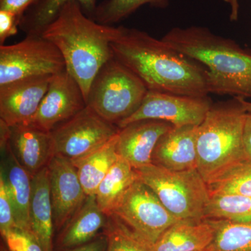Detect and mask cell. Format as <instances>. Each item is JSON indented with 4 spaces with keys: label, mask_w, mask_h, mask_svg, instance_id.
Returning <instances> with one entry per match:
<instances>
[{
    "label": "cell",
    "mask_w": 251,
    "mask_h": 251,
    "mask_svg": "<svg viewBox=\"0 0 251 251\" xmlns=\"http://www.w3.org/2000/svg\"><path fill=\"white\" fill-rule=\"evenodd\" d=\"M215 229L209 220L179 221L153 245V251H202L212 245Z\"/></svg>",
    "instance_id": "ffe728a7"
},
{
    "label": "cell",
    "mask_w": 251,
    "mask_h": 251,
    "mask_svg": "<svg viewBox=\"0 0 251 251\" xmlns=\"http://www.w3.org/2000/svg\"><path fill=\"white\" fill-rule=\"evenodd\" d=\"M21 19L9 11L0 10V44L4 45L8 38L18 33Z\"/></svg>",
    "instance_id": "4dcf8cb0"
},
{
    "label": "cell",
    "mask_w": 251,
    "mask_h": 251,
    "mask_svg": "<svg viewBox=\"0 0 251 251\" xmlns=\"http://www.w3.org/2000/svg\"><path fill=\"white\" fill-rule=\"evenodd\" d=\"M120 31L121 26L100 24L87 16L79 3L71 1L41 36L59 50L66 71L80 86L86 100L96 75L114 57L111 44Z\"/></svg>",
    "instance_id": "7a4b0ae2"
},
{
    "label": "cell",
    "mask_w": 251,
    "mask_h": 251,
    "mask_svg": "<svg viewBox=\"0 0 251 251\" xmlns=\"http://www.w3.org/2000/svg\"><path fill=\"white\" fill-rule=\"evenodd\" d=\"M198 128L174 126L162 135L153 151V164L173 171L197 169Z\"/></svg>",
    "instance_id": "9a60e30c"
},
{
    "label": "cell",
    "mask_w": 251,
    "mask_h": 251,
    "mask_svg": "<svg viewBox=\"0 0 251 251\" xmlns=\"http://www.w3.org/2000/svg\"><path fill=\"white\" fill-rule=\"evenodd\" d=\"M104 230L108 238L106 251H153L152 244L138 235L116 216L109 217Z\"/></svg>",
    "instance_id": "4316f807"
},
{
    "label": "cell",
    "mask_w": 251,
    "mask_h": 251,
    "mask_svg": "<svg viewBox=\"0 0 251 251\" xmlns=\"http://www.w3.org/2000/svg\"><path fill=\"white\" fill-rule=\"evenodd\" d=\"M239 98L240 99L241 103H242L243 107L245 109L246 111L248 113H251V102L249 101L247 99L240 98V97H239Z\"/></svg>",
    "instance_id": "d590c367"
},
{
    "label": "cell",
    "mask_w": 251,
    "mask_h": 251,
    "mask_svg": "<svg viewBox=\"0 0 251 251\" xmlns=\"http://www.w3.org/2000/svg\"><path fill=\"white\" fill-rule=\"evenodd\" d=\"M1 251H8L7 249H6V248H4V247H1Z\"/></svg>",
    "instance_id": "74e56055"
},
{
    "label": "cell",
    "mask_w": 251,
    "mask_h": 251,
    "mask_svg": "<svg viewBox=\"0 0 251 251\" xmlns=\"http://www.w3.org/2000/svg\"><path fill=\"white\" fill-rule=\"evenodd\" d=\"M109 217L99 207L96 196H87L85 202L63 227L57 239L62 250L91 242L101 229H105Z\"/></svg>",
    "instance_id": "d6986e66"
},
{
    "label": "cell",
    "mask_w": 251,
    "mask_h": 251,
    "mask_svg": "<svg viewBox=\"0 0 251 251\" xmlns=\"http://www.w3.org/2000/svg\"><path fill=\"white\" fill-rule=\"evenodd\" d=\"M247 111L239 97L212 103L198 126L197 170L209 185L246 161L244 128Z\"/></svg>",
    "instance_id": "277c9868"
},
{
    "label": "cell",
    "mask_w": 251,
    "mask_h": 251,
    "mask_svg": "<svg viewBox=\"0 0 251 251\" xmlns=\"http://www.w3.org/2000/svg\"><path fill=\"white\" fill-rule=\"evenodd\" d=\"M111 48L114 57L148 90L190 97L209 94L206 68L145 31L121 26Z\"/></svg>",
    "instance_id": "6da1fadb"
},
{
    "label": "cell",
    "mask_w": 251,
    "mask_h": 251,
    "mask_svg": "<svg viewBox=\"0 0 251 251\" xmlns=\"http://www.w3.org/2000/svg\"><path fill=\"white\" fill-rule=\"evenodd\" d=\"M138 179L134 168L120 156L99 184L95 195L99 207L105 215H114L126 193Z\"/></svg>",
    "instance_id": "44dd1931"
},
{
    "label": "cell",
    "mask_w": 251,
    "mask_h": 251,
    "mask_svg": "<svg viewBox=\"0 0 251 251\" xmlns=\"http://www.w3.org/2000/svg\"><path fill=\"white\" fill-rule=\"evenodd\" d=\"M214 251V247H213V244L210 246V247H208L207 249H204V251Z\"/></svg>",
    "instance_id": "8d00e7d4"
},
{
    "label": "cell",
    "mask_w": 251,
    "mask_h": 251,
    "mask_svg": "<svg viewBox=\"0 0 251 251\" xmlns=\"http://www.w3.org/2000/svg\"><path fill=\"white\" fill-rule=\"evenodd\" d=\"M16 227L11 201L4 183L0 180V232L1 236Z\"/></svg>",
    "instance_id": "f546056e"
},
{
    "label": "cell",
    "mask_w": 251,
    "mask_h": 251,
    "mask_svg": "<svg viewBox=\"0 0 251 251\" xmlns=\"http://www.w3.org/2000/svg\"><path fill=\"white\" fill-rule=\"evenodd\" d=\"M29 221L31 233L40 244L43 251H53V213L48 166L32 176Z\"/></svg>",
    "instance_id": "ac0fdd59"
},
{
    "label": "cell",
    "mask_w": 251,
    "mask_h": 251,
    "mask_svg": "<svg viewBox=\"0 0 251 251\" xmlns=\"http://www.w3.org/2000/svg\"><path fill=\"white\" fill-rule=\"evenodd\" d=\"M170 212L180 221H202L210 200L209 187L196 168L173 171L151 164L135 169Z\"/></svg>",
    "instance_id": "5b68a950"
},
{
    "label": "cell",
    "mask_w": 251,
    "mask_h": 251,
    "mask_svg": "<svg viewBox=\"0 0 251 251\" xmlns=\"http://www.w3.org/2000/svg\"><path fill=\"white\" fill-rule=\"evenodd\" d=\"M114 215L152 245L167 229L180 221L139 179L126 193Z\"/></svg>",
    "instance_id": "9c48e42d"
},
{
    "label": "cell",
    "mask_w": 251,
    "mask_h": 251,
    "mask_svg": "<svg viewBox=\"0 0 251 251\" xmlns=\"http://www.w3.org/2000/svg\"><path fill=\"white\" fill-rule=\"evenodd\" d=\"M54 228L62 229L85 202L87 196L72 162L54 156L48 165Z\"/></svg>",
    "instance_id": "7c38bea8"
},
{
    "label": "cell",
    "mask_w": 251,
    "mask_h": 251,
    "mask_svg": "<svg viewBox=\"0 0 251 251\" xmlns=\"http://www.w3.org/2000/svg\"><path fill=\"white\" fill-rule=\"evenodd\" d=\"M161 40L208 70L209 94L251 99V51L206 27H176Z\"/></svg>",
    "instance_id": "3957f363"
},
{
    "label": "cell",
    "mask_w": 251,
    "mask_h": 251,
    "mask_svg": "<svg viewBox=\"0 0 251 251\" xmlns=\"http://www.w3.org/2000/svg\"><path fill=\"white\" fill-rule=\"evenodd\" d=\"M173 127L171 124L159 120H141L129 124L119 132L117 153L134 169L151 164L158 140Z\"/></svg>",
    "instance_id": "5bb4252c"
},
{
    "label": "cell",
    "mask_w": 251,
    "mask_h": 251,
    "mask_svg": "<svg viewBox=\"0 0 251 251\" xmlns=\"http://www.w3.org/2000/svg\"><path fill=\"white\" fill-rule=\"evenodd\" d=\"M172 0H105L97 6L93 17L100 24L112 25L123 21L145 5L166 9Z\"/></svg>",
    "instance_id": "484cf974"
},
{
    "label": "cell",
    "mask_w": 251,
    "mask_h": 251,
    "mask_svg": "<svg viewBox=\"0 0 251 251\" xmlns=\"http://www.w3.org/2000/svg\"><path fill=\"white\" fill-rule=\"evenodd\" d=\"M52 76L23 79L0 86V120L9 126L27 123L37 111Z\"/></svg>",
    "instance_id": "4fadbf2b"
},
{
    "label": "cell",
    "mask_w": 251,
    "mask_h": 251,
    "mask_svg": "<svg viewBox=\"0 0 251 251\" xmlns=\"http://www.w3.org/2000/svg\"><path fill=\"white\" fill-rule=\"evenodd\" d=\"M213 102L206 97H190L148 90L136 111L118 125L120 128L141 120H159L174 126H199Z\"/></svg>",
    "instance_id": "30bf717a"
},
{
    "label": "cell",
    "mask_w": 251,
    "mask_h": 251,
    "mask_svg": "<svg viewBox=\"0 0 251 251\" xmlns=\"http://www.w3.org/2000/svg\"><path fill=\"white\" fill-rule=\"evenodd\" d=\"M207 219L215 229L214 251H251V224Z\"/></svg>",
    "instance_id": "d4e9b609"
},
{
    "label": "cell",
    "mask_w": 251,
    "mask_h": 251,
    "mask_svg": "<svg viewBox=\"0 0 251 251\" xmlns=\"http://www.w3.org/2000/svg\"><path fill=\"white\" fill-rule=\"evenodd\" d=\"M37 0H0V10L9 11L21 20L23 15Z\"/></svg>",
    "instance_id": "1f68e13d"
},
{
    "label": "cell",
    "mask_w": 251,
    "mask_h": 251,
    "mask_svg": "<svg viewBox=\"0 0 251 251\" xmlns=\"http://www.w3.org/2000/svg\"><path fill=\"white\" fill-rule=\"evenodd\" d=\"M66 71L59 50L41 36L27 35L13 45H0V86Z\"/></svg>",
    "instance_id": "52a82bcc"
},
{
    "label": "cell",
    "mask_w": 251,
    "mask_h": 251,
    "mask_svg": "<svg viewBox=\"0 0 251 251\" xmlns=\"http://www.w3.org/2000/svg\"><path fill=\"white\" fill-rule=\"evenodd\" d=\"M148 92L140 77L113 57L96 75L86 103L99 116L118 126L139 108Z\"/></svg>",
    "instance_id": "8992f818"
},
{
    "label": "cell",
    "mask_w": 251,
    "mask_h": 251,
    "mask_svg": "<svg viewBox=\"0 0 251 251\" xmlns=\"http://www.w3.org/2000/svg\"><path fill=\"white\" fill-rule=\"evenodd\" d=\"M87 106L83 92L67 72L54 75L35 115L25 124L51 132Z\"/></svg>",
    "instance_id": "8fae6325"
},
{
    "label": "cell",
    "mask_w": 251,
    "mask_h": 251,
    "mask_svg": "<svg viewBox=\"0 0 251 251\" xmlns=\"http://www.w3.org/2000/svg\"><path fill=\"white\" fill-rule=\"evenodd\" d=\"M118 134L90 154L72 161L87 196H95L97 188L120 155L117 151Z\"/></svg>",
    "instance_id": "7402d4cb"
},
{
    "label": "cell",
    "mask_w": 251,
    "mask_h": 251,
    "mask_svg": "<svg viewBox=\"0 0 251 251\" xmlns=\"http://www.w3.org/2000/svg\"><path fill=\"white\" fill-rule=\"evenodd\" d=\"M107 248L108 238L103 234V235L96 237L90 242L63 251H106Z\"/></svg>",
    "instance_id": "d6a6232c"
},
{
    "label": "cell",
    "mask_w": 251,
    "mask_h": 251,
    "mask_svg": "<svg viewBox=\"0 0 251 251\" xmlns=\"http://www.w3.org/2000/svg\"><path fill=\"white\" fill-rule=\"evenodd\" d=\"M1 237L9 251H44L36 238L29 231L14 227Z\"/></svg>",
    "instance_id": "f1b7e54d"
},
{
    "label": "cell",
    "mask_w": 251,
    "mask_h": 251,
    "mask_svg": "<svg viewBox=\"0 0 251 251\" xmlns=\"http://www.w3.org/2000/svg\"><path fill=\"white\" fill-rule=\"evenodd\" d=\"M244 145L246 161L251 162V113L248 112L244 123Z\"/></svg>",
    "instance_id": "836d02e7"
},
{
    "label": "cell",
    "mask_w": 251,
    "mask_h": 251,
    "mask_svg": "<svg viewBox=\"0 0 251 251\" xmlns=\"http://www.w3.org/2000/svg\"><path fill=\"white\" fill-rule=\"evenodd\" d=\"M0 180L9 195L16 227L31 232L29 204L32 177L15 158L9 142L0 144Z\"/></svg>",
    "instance_id": "e0dca14e"
},
{
    "label": "cell",
    "mask_w": 251,
    "mask_h": 251,
    "mask_svg": "<svg viewBox=\"0 0 251 251\" xmlns=\"http://www.w3.org/2000/svg\"><path fill=\"white\" fill-rule=\"evenodd\" d=\"M120 130L87 105L50 132L54 156L71 161L80 159L108 143Z\"/></svg>",
    "instance_id": "ba28073f"
},
{
    "label": "cell",
    "mask_w": 251,
    "mask_h": 251,
    "mask_svg": "<svg viewBox=\"0 0 251 251\" xmlns=\"http://www.w3.org/2000/svg\"><path fill=\"white\" fill-rule=\"evenodd\" d=\"M210 194H235L251 197V162L238 163L227 173L208 185Z\"/></svg>",
    "instance_id": "83f0119b"
},
{
    "label": "cell",
    "mask_w": 251,
    "mask_h": 251,
    "mask_svg": "<svg viewBox=\"0 0 251 251\" xmlns=\"http://www.w3.org/2000/svg\"><path fill=\"white\" fill-rule=\"evenodd\" d=\"M230 6V14H229V20L231 22H236L239 19V0H224Z\"/></svg>",
    "instance_id": "e575fe53"
},
{
    "label": "cell",
    "mask_w": 251,
    "mask_h": 251,
    "mask_svg": "<svg viewBox=\"0 0 251 251\" xmlns=\"http://www.w3.org/2000/svg\"><path fill=\"white\" fill-rule=\"evenodd\" d=\"M9 145L15 158L31 177L47 167L54 156L50 132L29 124L10 126Z\"/></svg>",
    "instance_id": "2e32d148"
},
{
    "label": "cell",
    "mask_w": 251,
    "mask_h": 251,
    "mask_svg": "<svg viewBox=\"0 0 251 251\" xmlns=\"http://www.w3.org/2000/svg\"><path fill=\"white\" fill-rule=\"evenodd\" d=\"M79 3L85 14L93 19L97 0H37L23 15L19 27L27 35L41 36L45 28L57 17L64 5Z\"/></svg>",
    "instance_id": "603a6c76"
},
{
    "label": "cell",
    "mask_w": 251,
    "mask_h": 251,
    "mask_svg": "<svg viewBox=\"0 0 251 251\" xmlns=\"http://www.w3.org/2000/svg\"><path fill=\"white\" fill-rule=\"evenodd\" d=\"M224 219L237 224H251V197L235 194H210L206 219Z\"/></svg>",
    "instance_id": "cb8c5ba5"
}]
</instances>
